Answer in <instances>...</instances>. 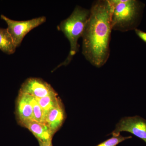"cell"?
I'll return each mask as SVG.
<instances>
[{"mask_svg":"<svg viewBox=\"0 0 146 146\" xmlns=\"http://www.w3.org/2000/svg\"><path fill=\"white\" fill-rule=\"evenodd\" d=\"M131 138H132L131 136L124 137L121 134L117 136H112V138L102 142L96 146H117L120 143Z\"/></svg>","mask_w":146,"mask_h":146,"instance_id":"4fadbf2b","label":"cell"},{"mask_svg":"<svg viewBox=\"0 0 146 146\" xmlns=\"http://www.w3.org/2000/svg\"><path fill=\"white\" fill-rule=\"evenodd\" d=\"M39 146H53L52 142H47V143H42L39 142Z\"/></svg>","mask_w":146,"mask_h":146,"instance_id":"9a60e30c","label":"cell"},{"mask_svg":"<svg viewBox=\"0 0 146 146\" xmlns=\"http://www.w3.org/2000/svg\"><path fill=\"white\" fill-rule=\"evenodd\" d=\"M90 11L82 36V53L90 64L100 68L110 55L112 3L110 0L95 1Z\"/></svg>","mask_w":146,"mask_h":146,"instance_id":"6da1fadb","label":"cell"},{"mask_svg":"<svg viewBox=\"0 0 146 146\" xmlns=\"http://www.w3.org/2000/svg\"><path fill=\"white\" fill-rule=\"evenodd\" d=\"M21 126L28 129L36 137L38 142L47 143L52 142V137L54 133L44 123L31 120L25 123Z\"/></svg>","mask_w":146,"mask_h":146,"instance_id":"9c48e42d","label":"cell"},{"mask_svg":"<svg viewBox=\"0 0 146 146\" xmlns=\"http://www.w3.org/2000/svg\"><path fill=\"white\" fill-rule=\"evenodd\" d=\"M135 33L137 36L146 44V32L139 29H136L134 30Z\"/></svg>","mask_w":146,"mask_h":146,"instance_id":"5bb4252c","label":"cell"},{"mask_svg":"<svg viewBox=\"0 0 146 146\" xmlns=\"http://www.w3.org/2000/svg\"><path fill=\"white\" fill-rule=\"evenodd\" d=\"M112 5V30L126 32L140 25L145 4L137 0H110Z\"/></svg>","mask_w":146,"mask_h":146,"instance_id":"7a4b0ae2","label":"cell"},{"mask_svg":"<svg viewBox=\"0 0 146 146\" xmlns=\"http://www.w3.org/2000/svg\"><path fill=\"white\" fill-rule=\"evenodd\" d=\"M16 120L22 125L28 121L33 120V110L26 94L19 92L16 102Z\"/></svg>","mask_w":146,"mask_h":146,"instance_id":"52a82bcc","label":"cell"},{"mask_svg":"<svg viewBox=\"0 0 146 146\" xmlns=\"http://www.w3.org/2000/svg\"><path fill=\"white\" fill-rule=\"evenodd\" d=\"M1 18L7 24V29L16 48L20 46L24 37L32 30L46 22V18L41 16L27 21H17L11 20L2 15Z\"/></svg>","mask_w":146,"mask_h":146,"instance_id":"277c9868","label":"cell"},{"mask_svg":"<svg viewBox=\"0 0 146 146\" xmlns=\"http://www.w3.org/2000/svg\"><path fill=\"white\" fill-rule=\"evenodd\" d=\"M19 91L35 98H43L56 93L49 84L36 78L26 80L22 84Z\"/></svg>","mask_w":146,"mask_h":146,"instance_id":"8992f818","label":"cell"},{"mask_svg":"<svg viewBox=\"0 0 146 146\" xmlns=\"http://www.w3.org/2000/svg\"><path fill=\"white\" fill-rule=\"evenodd\" d=\"M65 118V109L61 101L46 114L44 123L54 134L63 125Z\"/></svg>","mask_w":146,"mask_h":146,"instance_id":"ba28073f","label":"cell"},{"mask_svg":"<svg viewBox=\"0 0 146 146\" xmlns=\"http://www.w3.org/2000/svg\"><path fill=\"white\" fill-rule=\"evenodd\" d=\"M90 9L77 6L72 13L58 26V29L62 31L70 42V49L68 57L58 67L68 65L73 56L78 52L79 39L82 37L90 15Z\"/></svg>","mask_w":146,"mask_h":146,"instance_id":"3957f363","label":"cell"},{"mask_svg":"<svg viewBox=\"0 0 146 146\" xmlns=\"http://www.w3.org/2000/svg\"><path fill=\"white\" fill-rule=\"evenodd\" d=\"M27 95L29 100L32 106L33 120L38 122L44 123L45 114L44 110L40 106L35 97L28 94Z\"/></svg>","mask_w":146,"mask_h":146,"instance_id":"7c38bea8","label":"cell"},{"mask_svg":"<svg viewBox=\"0 0 146 146\" xmlns=\"http://www.w3.org/2000/svg\"><path fill=\"white\" fill-rule=\"evenodd\" d=\"M35 98L44 110L45 116L50 110L56 106L59 102L61 101L56 92L43 98Z\"/></svg>","mask_w":146,"mask_h":146,"instance_id":"8fae6325","label":"cell"},{"mask_svg":"<svg viewBox=\"0 0 146 146\" xmlns=\"http://www.w3.org/2000/svg\"><path fill=\"white\" fill-rule=\"evenodd\" d=\"M16 47L7 29L0 27V50L7 54H13Z\"/></svg>","mask_w":146,"mask_h":146,"instance_id":"30bf717a","label":"cell"},{"mask_svg":"<svg viewBox=\"0 0 146 146\" xmlns=\"http://www.w3.org/2000/svg\"><path fill=\"white\" fill-rule=\"evenodd\" d=\"M123 131L132 133L146 143V120L138 116L125 117L117 123L110 134L117 136Z\"/></svg>","mask_w":146,"mask_h":146,"instance_id":"5b68a950","label":"cell"}]
</instances>
